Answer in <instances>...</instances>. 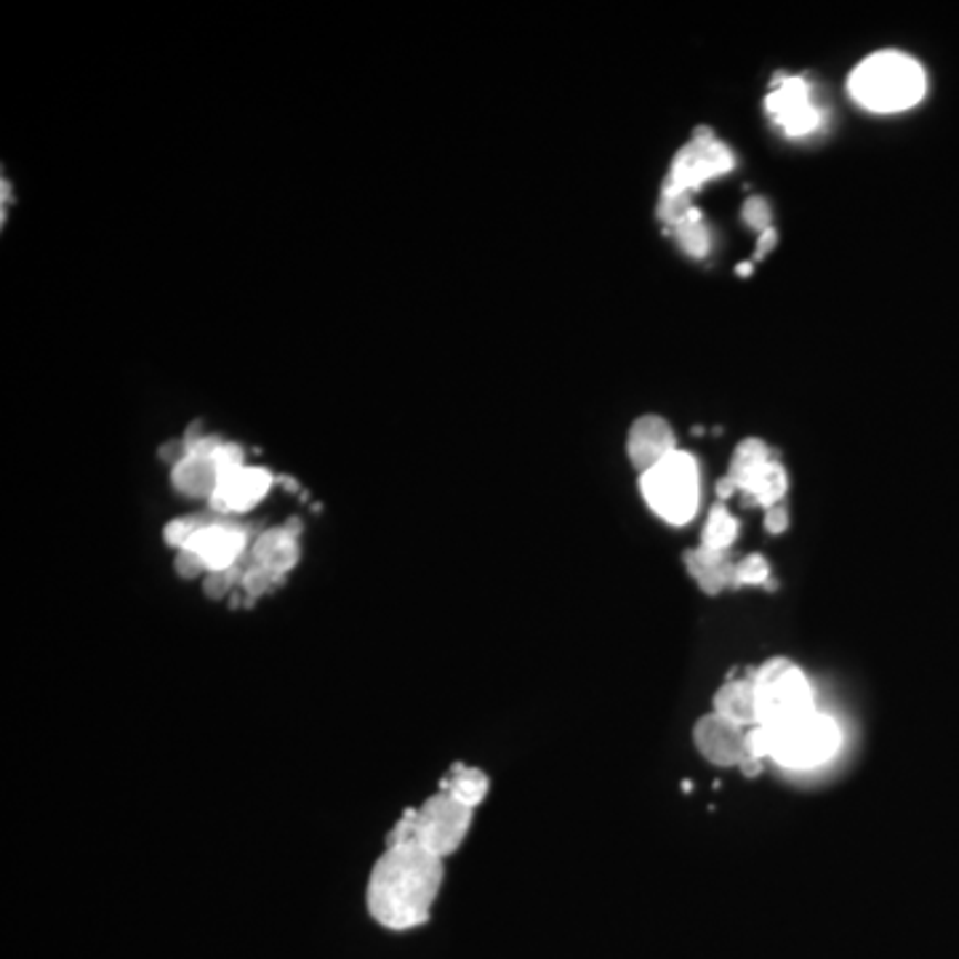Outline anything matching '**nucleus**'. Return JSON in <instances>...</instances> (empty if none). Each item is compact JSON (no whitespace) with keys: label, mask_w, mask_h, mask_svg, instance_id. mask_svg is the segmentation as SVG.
<instances>
[{"label":"nucleus","mask_w":959,"mask_h":959,"mask_svg":"<svg viewBox=\"0 0 959 959\" xmlns=\"http://www.w3.org/2000/svg\"><path fill=\"white\" fill-rule=\"evenodd\" d=\"M442 883V858L419 845L387 848L368 879V911L389 930L425 925Z\"/></svg>","instance_id":"obj_1"},{"label":"nucleus","mask_w":959,"mask_h":959,"mask_svg":"<svg viewBox=\"0 0 959 959\" xmlns=\"http://www.w3.org/2000/svg\"><path fill=\"white\" fill-rule=\"evenodd\" d=\"M850 96L871 112H901L925 96L928 81L917 59L901 51H877L850 72Z\"/></svg>","instance_id":"obj_2"},{"label":"nucleus","mask_w":959,"mask_h":959,"mask_svg":"<svg viewBox=\"0 0 959 959\" xmlns=\"http://www.w3.org/2000/svg\"><path fill=\"white\" fill-rule=\"evenodd\" d=\"M469 824H472V810L440 792V795L427 799L419 810H408L395 824V829L389 832L387 848L419 845L432 856L446 858L465 843Z\"/></svg>","instance_id":"obj_3"},{"label":"nucleus","mask_w":959,"mask_h":959,"mask_svg":"<svg viewBox=\"0 0 959 959\" xmlns=\"http://www.w3.org/2000/svg\"><path fill=\"white\" fill-rule=\"evenodd\" d=\"M640 491L661 520L685 526L698 512V461L687 451L670 453L661 465L640 475Z\"/></svg>","instance_id":"obj_4"},{"label":"nucleus","mask_w":959,"mask_h":959,"mask_svg":"<svg viewBox=\"0 0 959 959\" xmlns=\"http://www.w3.org/2000/svg\"><path fill=\"white\" fill-rule=\"evenodd\" d=\"M767 733V759L803 771L826 763L839 746V727L826 714L810 712L782 725H763Z\"/></svg>","instance_id":"obj_5"},{"label":"nucleus","mask_w":959,"mask_h":959,"mask_svg":"<svg viewBox=\"0 0 959 959\" xmlns=\"http://www.w3.org/2000/svg\"><path fill=\"white\" fill-rule=\"evenodd\" d=\"M752 680L757 687V725H782L816 712L808 680L792 661L771 659Z\"/></svg>","instance_id":"obj_6"},{"label":"nucleus","mask_w":959,"mask_h":959,"mask_svg":"<svg viewBox=\"0 0 959 959\" xmlns=\"http://www.w3.org/2000/svg\"><path fill=\"white\" fill-rule=\"evenodd\" d=\"M736 169V155L727 144L714 136L712 129H696L693 139L672 157L670 174L664 178L661 197L691 195L706 178L723 176Z\"/></svg>","instance_id":"obj_7"},{"label":"nucleus","mask_w":959,"mask_h":959,"mask_svg":"<svg viewBox=\"0 0 959 959\" xmlns=\"http://www.w3.org/2000/svg\"><path fill=\"white\" fill-rule=\"evenodd\" d=\"M727 478L733 480L736 491L746 496L749 504L765 509L782 504L786 488H789L784 465L776 459V453L757 438L744 440L736 451H733Z\"/></svg>","instance_id":"obj_8"},{"label":"nucleus","mask_w":959,"mask_h":959,"mask_svg":"<svg viewBox=\"0 0 959 959\" xmlns=\"http://www.w3.org/2000/svg\"><path fill=\"white\" fill-rule=\"evenodd\" d=\"M765 110L789 136H808L822 125V112L810 102V85L803 78L784 75V72L773 81Z\"/></svg>","instance_id":"obj_9"},{"label":"nucleus","mask_w":959,"mask_h":959,"mask_svg":"<svg viewBox=\"0 0 959 959\" xmlns=\"http://www.w3.org/2000/svg\"><path fill=\"white\" fill-rule=\"evenodd\" d=\"M184 549L195 554L208 573L229 571V568L243 565V558H248V531L237 522H206Z\"/></svg>","instance_id":"obj_10"},{"label":"nucleus","mask_w":959,"mask_h":959,"mask_svg":"<svg viewBox=\"0 0 959 959\" xmlns=\"http://www.w3.org/2000/svg\"><path fill=\"white\" fill-rule=\"evenodd\" d=\"M273 475L262 467H237L233 472L222 475L220 486H216L214 496H211V507L216 512L224 514H237L246 512V509L256 507L273 488Z\"/></svg>","instance_id":"obj_11"},{"label":"nucleus","mask_w":959,"mask_h":959,"mask_svg":"<svg viewBox=\"0 0 959 959\" xmlns=\"http://www.w3.org/2000/svg\"><path fill=\"white\" fill-rule=\"evenodd\" d=\"M296 560H299V526H296V520L290 526L262 533L248 552V565L267 571L277 584L296 565Z\"/></svg>","instance_id":"obj_12"},{"label":"nucleus","mask_w":959,"mask_h":959,"mask_svg":"<svg viewBox=\"0 0 959 959\" xmlns=\"http://www.w3.org/2000/svg\"><path fill=\"white\" fill-rule=\"evenodd\" d=\"M626 451H630L632 465L640 472H647V469L661 465L666 456L677 451V442H674L672 427L661 416H640L630 429Z\"/></svg>","instance_id":"obj_13"},{"label":"nucleus","mask_w":959,"mask_h":959,"mask_svg":"<svg viewBox=\"0 0 959 959\" xmlns=\"http://www.w3.org/2000/svg\"><path fill=\"white\" fill-rule=\"evenodd\" d=\"M744 736L738 725L727 723L720 714H706L698 720L696 731H693V741H696L698 752L710 759L712 765L731 767L738 765L744 757Z\"/></svg>","instance_id":"obj_14"},{"label":"nucleus","mask_w":959,"mask_h":959,"mask_svg":"<svg viewBox=\"0 0 959 959\" xmlns=\"http://www.w3.org/2000/svg\"><path fill=\"white\" fill-rule=\"evenodd\" d=\"M685 565L706 594H720L727 586H736V562L727 558V552L706 547L691 549L685 552Z\"/></svg>","instance_id":"obj_15"},{"label":"nucleus","mask_w":959,"mask_h":959,"mask_svg":"<svg viewBox=\"0 0 959 959\" xmlns=\"http://www.w3.org/2000/svg\"><path fill=\"white\" fill-rule=\"evenodd\" d=\"M171 480H174V488L182 496H190V499H211L216 486H220V469H216L211 456L187 451V456H184L178 465H174Z\"/></svg>","instance_id":"obj_16"},{"label":"nucleus","mask_w":959,"mask_h":959,"mask_svg":"<svg viewBox=\"0 0 959 959\" xmlns=\"http://www.w3.org/2000/svg\"><path fill=\"white\" fill-rule=\"evenodd\" d=\"M714 714L725 717L727 723L746 727L759 723L757 712V687L754 680H731L714 693Z\"/></svg>","instance_id":"obj_17"},{"label":"nucleus","mask_w":959,"mask_h":959,"mask_svg":"<svg viewBox=\"0 0 959 959\" xmlns=\"http://www.w3.org/2000/svg\"><path fill=\"white\" fill-rule=\"evenodd\" d=\"M666 229H670L674 241L680 243V248H683L687 256H693V259H704V256L710 254L712 237L704 224V216H701V211L696 206H691L672 224H666Z\"/></svg>","instance_id":"obj_18"},{"label":"nucleus","mask_w":959,"mask_h":959,"mask_svg":"<svg viewBox=\"0 0 959 959\" xmlns=\"http://www.w3.org/2000/svg\"><path fill=\"white\" fill-rule=\"evenodd\" d=\"M442 792L451 795L456 803H461L465 808H478V805L488 795V776L478 767H465L456 765L446 778H442Z\"/></svg>","instance_id":"obj_19"},{"label":"nucleus","mask_w":959,"mask_h":959,"mask_svg":"<svg viewBox=\"0 0 959 959\" xmlns=\"http://www.w3.org/2000/svg\"><path fill=\"white\" fill-rule=\"evenodd\" d=\"M738 535V522L733 520V514L727 512L723 501L712 507L710 518H706L704 533H701V547L717 549V552H727L733 541Z\"/></svg>","instance_id":"obj_20"},{"label":"nucleus","mask_w":959,"mask_h":959,"mask_svg":"<svg viewBox=\"0 0 959 959\" xmlns=\"http://www.w3.org/2000/svg\"><path fill=\"white\" fill-rule=\"evenodd\" d=\"M771 565L763 554H746L744 560L736 562V586L744 584H767Z\"/></svg>","instance_id":"obj_21"},{"label":"nucleus","mask_w":959,"mask_h":959,"mask_svg":"<svg viewBox=\"0 0 959 959\" xmlns=\"http://www.w3.org/2000/svg\"><path fill=\"white\" fill-rule=\"evenodd\" d=\"M203 526H206V520L203 518H182V520L169 522V528H165V541H169L171 547L184 549L192 535L201 531Z\"/></svg>","instance_id":"obj_22"},{"label":"nucleus","mask_w":959,"mask_h":959,"mask_svg":"<svg viewBox=\"0 0 959 959\" xmlns=\"http://www.w3.org/2000/svg\"><path fill=\"white\" fill-rule=\"evenodd\" d=\"M243 581V565L229 568V571H220V573H208L206 579V592L208 598H224L229 590H233L235 584H241Z\"/></svg>","instance_id":"obj_23"},{"label":"nucleus","mask_w":959,"mask_h":959,"mask_svg":"<svg viewBox=\"0 0 959 959\" xmlns=\"http://www.w3.org/2000/svg\"><path fill=\"white\" fill-rule=\"evenodd\" d=\"M744 222L757 229L759 235H763L765 229H771V206H767L765 197H749V201L744 203Z\"/></svg>","instance_id":"obj_24"},{"label":"nucleus","mask_w":959,"mask_h":959,"mask_svg":"<svg viewBox=\"0 0 959 959\" xmlns=\"http://www.w3.org/2000/svg\"><path fill=\"white\" fill-rule=\"evenodd\" d=\"M765 528H767V533H784L786 528H789V512H786L784 504H776V507L767 509Z\"/></svg>","instance_id":"obj_25"},{"label":"nucleus","mask_w":959,"mask_h":959,"mask_svg":"<svg viewBox=\"0 0 959 959\" xmlns=\"http://www.w3.org/2000/svg\"><path fill=\"white\" fill-rule=\"evenodd\" d=\"M203 571H206V568H203V562L197 560L195 554L187 552V549H182V552H178V558H176V573L178 575H184V579H192V575H197Z\"/></svg>","instance_id":"obj_26"},{"label":"nucleus","mask_w":959,"mask_h":959,"mask_svg":"<svg viewBox=\"0 0 959 959\" xmlns=\"http://www.w3.org/2000/svg\"><path fill=\"white\" fill-rule=\"evenodd\" d=\"M776 241H778V233L776 229H765L763 235H759V241H757V251H754V259H765L767 254H771L773 248H776Z\"/></svg>","instance_id":"obj_27"},{"label":"nucleus","mask_w":959,"mask_h":959,"mask_svg":"<svg viewBox=\"0 0 959 959\" xmlns=\"http://www.w3.org/2000/svg\"><path fill=\"white\" fill-rule=\"evenodd\" d=\"M714 491H717V499H720V501L731 499L733 493H738V491H736V486H733V480L727 478V475H725L723 480H717V488H714Z\"/></svg>","instance_id":"obj_28"},{"label":"nucleus","mask_w":959,"mask_h":959,"mask_svg":"<svg viewBox=\"0 0 959 959\" xmlns=\"http://www.w3.org/2000/svg\"><path fill=\"white\" fill-rule=\"evenodd\" d=\"M736 275H741V277H749V275H752V262L738 264V267H736Z\"/></svg>","instance_id":"obj_29"}]
</instances>
